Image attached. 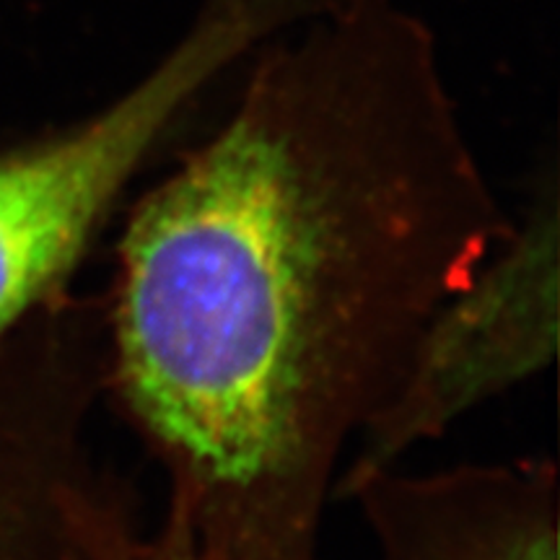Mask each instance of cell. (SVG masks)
Wrapping results in <instances>:
<instances>
[{"mask_svg": "<svg viewBox=\"0 0 560 560\" xmlns=\"http://www.w3.org/2000/svg\"><path fill=\"white\" fill-rule=\"evenodd\" d=\"M104 371L79 348L0 361V560H104L125 482L94 454Z\"/></svg>", "mask_w": 560, "mask_h": 560, "instance_id": "obj_4", "label": "cell"}, {"mask_svg": "<svg viewBox=\"0 0 560 560\" xmlns=\"http://www.w3.org/2000/svg\"><path fill=\"white\" fill-rule=\"evenodd\" d=\"M335 499L361 509L380 560H560L550 459L382 467L340 482Z\"/></svg>", "mask_w": 560, "mask_h": 560, "instance_id": "obj_5", "label": "cell"}, {"mask_svg": "<svg viewBox=\"0 0 560 560\" xmlns=\"http://www.w3.org/2000/svg\"><path fill=\"white\" fill-rule=\"evenodd\" d=\"M293 13V0H202L185 37L115 102L0 153V342L66 289L187 112Z\"/></svg>", "mask_w": 560, "mask_h": 560, "instance_id": "obj_2", "label": "cell"}, {"mask_svg": "<svg viewBox=\"0 0 560 560\" xmlns=\"http://www.w3.org/2000/svg\"><path fill=\"white\" fill-rule=\"evenodd\" d=\"M249 60L130 210L107 395L166 478L156 527L202 560H319L350 450L514 219L397 0H327Z\"/></svg>", "mask_w": 560, "mask_h": 560, "instance_id": "obj_1", "label": "cell"}, {"mask_svg": "<svg viewBox=\"0 0 560 560\" xmlns=\"http://www.w3.org/2000/svg\"><path fill=\"white\" fill-rule=\"evenodd\" d=\"M558 215V179L550 170L499 247L433 312L387 405L350 450L338 486L402 465L412 450L444 436L467 412L552 363Z\"/></svg>", "mask_w": 560, "mask_h": 560, "instance_id": "obj_3", "label": "cell"}, {"mask_svg": "<svg viewBox=\"0 0 560 560\" xmlns=\"http://www.w3.org/2000/svg\"><path fill=\"white\" fill-rule=\"evenodd\" d=\"M104 560H202L187 548L177 537L153 527L149 532L140 529L136 511H130L125 520L112 532Z\"/></svg>", "mask_w": 560, "mask_h": 560, "instance_id": "obj_6", "label": "cell"}]
</instances>
